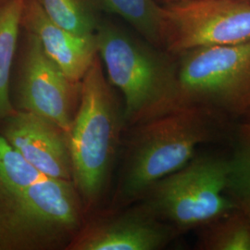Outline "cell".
Instances as JSON below:
<instances>
[{
  "instance_id": "obj_1",
  "label": "cell",
  "mask_w": 250,
  "mask_h": 250,
  "mask_svg": "<svg viewBox=\"0 0 250 250\" xmlns=\"http://www.w3.org/2000/svg\"><path fill=\"white\" fill-rule=\"evenodd\" d=\"M228 127V117L195 104L130 126L113 203L140 200L155 183L188 164L198 145L222 138Z\"/></svg>"
},
{
  "instance_id": "obj_2",
  "label": "cell",
  "mask_w": 250,
  "mask_h": 250,
  "mask_svg": "<svg viewBox=\"0 0 250 250\" xmlns=\"http://www.w3.org/2000/svg\"><path fill=\"white\" fill-rule=\"evenodd\" d=\"M95 37L108 82L124 96L126 126L186 105L180 93L176 55L107 21H100Z\"/></svg>"
},
{
  "instance_id": "obj_3",
  "label": "cell",
  "mask_w": 250,
  "mask_h": 250,
  "mask_svg": "<svg viewBox=\"0 0 250 250\" xmlns=\"http://www.w3.org/2000/svg\"><path fill=\"white\" fill-rule=\"evenodd\" d=\"M125 125L124 106L98 55L81 81L79 105L67 133L72 182L84 208L96 205L107 188Z\"/></svg>"
},
{
  "instance_id": "obj_4",
  "label": "cell",
  "mask_w": 250,
  "mask_h": 250,
  "mask_svg": "<svg viewBox=\"0 0 250 250\" xmlns=\"http://www.w3.org/2000/svg\"><path fill=\"white\" fill-rule=\"evenodd\" d=\"M72 181L43 179L0 195V250L66 249L83 225V209Z\"/></svg>"
},
{
  "instance_id": "obj_5",
  "label": "cell",
  "mask_w": 250,
  "mask_h": 250,
  "mask_svg": "<svg viewBox=\"0 0 250 250\" xmlns=\"http://www.w3.org/2000/svg\"><path fill=\"white\" fill-rule=\"evenodd\" d=\"M228 159L197 156L159 180L140 199L177 232L200 228L236 209L226 195Z\"/></svg>"
},
{
  "instance_id": "obj_6",
  "label": "cell",
  "mask_w": 250,
  "mask_h": 250,
  "mask_svg": "<svg viewBox=\"0 0 250 250\" xmlns=\"http://www.w3.org/2000/svg\"><path fill=\"white\" fill-rule=\"evenodd\" d=\"M184 104L212 108L224 116L250 111V40L200 46L177 54Z\"/></svg>"
},
{
  "instance_id": "obj_7",
  "label": "cell",
  "mask_w": 250,
  "mask_h": 250,
  "mask_svg": "<svg viewBox=\"0 0 250 250\" xmlns=\"http://www.w3.org/2000/svg\"><path fill=\"white\" fill-rule=\"evenodd\" d=\"M162 47L177 55L200 46L250 40V4L232 0H176L161 9Z\"/></svg>"
},
{
  "instance_id": "obj_8",
  "label": "cell",
  "mask_w": 250,
  "mask_h": 250,
  "mask_svg": "<svg viewBox=\"0 0 250 250\" xmlns=\"http://www.w3.org/2000/svg\"><path fill=\"white\" fill-rule=\"evenodd\" d=\"M81 82L71 80L45 53L36 36L27 33L20 72V110L42 117L68 133L78 108Z\"/></svg>"
},
{
  "instance_id": "obj_9",
  "label": "cell",
  "mask_w": 250,
  "mask_h": 250,
  "mask_svg": "<svg viewBox=\"0 0 250 250\" xmlns=\"http://www.w3.org/2000/svg\"><path fill=\"white\" fill-rule=\"evenodd\" d=\"M177 232L141 202L82 225L65 250H162Z\"/></svg>"
},
{
  "instance_id": "obj_10",
  "label": "cell",
  "mask_w": 250,
  "mask_h": 250,
  "mask_svg": "<svg viewBox=\"0 0 250 250\" xmlns=\"http://www.w3.org/2000/svg\"><path fill=\"white\" fill-rule=\"evenodd\" d=\"M0 134L45 177L72 181L67 133L36 114L15 110L1 122Z\"/></svg>"
},
{
  "instance_id": "obj_11",
  "label": "cell",
  "mask_w": 250,
  "mask_h": 250,
  "mask_svg": "<svg viewBox=\"0 0 250 250\" xmlns=\"http://www.w3.org/2000/svg\"><path fill=\"white\" fill-rule=\"evenodd\" d=\"M22 28L71 80L80 83L98 57L96 37L73 34L55 23L35 0H26Z\"/></svg>"
},
{
  "instance_id": "obj_12",
  "label": "cell",
  "mask_w": 250,
  "mask_h": 250,
  "mask_svg": "<svg viewBox=\"0 0 250 250\" xmlns=\"http://www.w3.org/2000/svg\"><path fill=\"white\" fill-rule=\"evenodd\" d=\"M26 0H0V124L15 112L9 83Z\"/></svg>"
},
{
  "instance_id": "obj_13",
  "label": "cell",
  "mask_w": 250,
  "mask_h": 250,
  "mask_svg": "<svg viewBox=\"0 0 250 250\" xmlns=\"http://www.w3.org/2000/svg\"><path fill=\"white\" fill-rule=\"evenodd\" d=\"M228 161L226 195L250 221V119H246L238 127Z\"/></svg>"
},
{
  "instance_id": "obj_14",
  "label": "cell",
  "mask_w": 250,
  "mask_h": 250,
  "mask_svg": "<svg viewBox=\"0 0 250 250\" xmlns=\"http://www.w3.org/2000/svg\"><path fill=\"white\" fill-rule=\"evenodd\" d=\"M197 249L250 250V221L239 209L200 227Z\"/></svg>"
},
{
  "instance_id": "obj_15",
  "label": "cell",
  "mask_w": 250,
  "mask_h": 250,
  "mask_svg": "<svg viewBox=\"0 0 250 250\" xmlns=\"http://www.w3.org/2000/svg\"><path fill=\"white\" fill-rule=\"evenodd\" d=\"M95 2L100 10L124 19L139 36L153 45L162 47L161 6L155 0H95Z\"/></svg>"
},
{
  "instance_id": "obj_16",
  "label": "cell",
  "mask_w": 250,
  "mask_h": 250,
  "mask_svg": "<svg viewBox=\"0 0 250 250\" xmlns=\"http://www.w3.org/2000/svg\"><path fill=\"white\" fill-rule=\"evenodd\" d=\"M55 23L73 34L95 36L101 11L95 0H35Z\"/></svg>"
},
{
  "instance_id": "obj_17",
  "label": "cell",
  "mask_w": 250,
  "mask_h": 250,
  "mask_svg": "<svg viewBox=\"0 0 250 250\" xmlns=\"http://www.w3.org/2000/svg\"><path fill=\"white\" fill-rule=\"evenodd\" d=\"M45 178L0 134V195L21 190Z\"/></svg>"
},
{
  "instance_id": "obj_18",
  "label": "cell",
  "mask_w": 250,
  "mask_h": 250,
  "mask_svg": "<svg viewBox=\"0 0 250 250\" xmlns=\"http://www.w3.org/2000/svg\"><path fill=\"white\" fill-rule=\"evenodd\" d=\"M164 4L165 3H169V2H172V1H176V0H161ZM232 1H237V2H242V3H247V4H250V0H232Z\"/></svg>"
},
{
  "instance_id": "obj_19",
  "label": "cell",
  "mask_w": 250,
  "mask_h": 250,
  "mask_svg": "<svg viewBox=\"0 0 250 250\" xmlns=\"http://www.w3.org/2000/svg\"><path fill=\"white\" fill-rule=\"evenodd\" d=\"M245 117H246V119H250V111Z\"/></svg>"
}]
</instances>
